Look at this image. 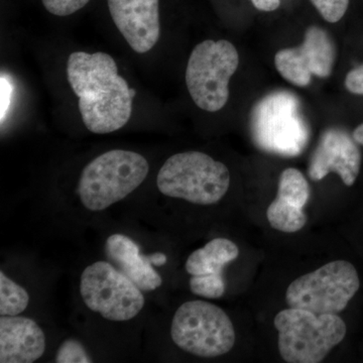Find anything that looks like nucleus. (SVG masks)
<instances>
[{"label":"nucleus","instance_id":"nucleus-1","mask_svg":"<svg viewBox=\"0 0 363 363\" xmlns=\"http://www.w3.org/2000/svg\"><path fill=\"white\" fill-rule=\"evenodd\" d=\"M253 142L259 149L277 156H300L310 140V128L298 97L276 91L260 99L250 117Z\"/></svg>","mask_w":363,"mask_h":363},{"label":"nucleus","instance_id":"nucleus-2","mask_svg":"<svg viewBox=\"0 0 363 363\" xmlns=\"http://www.w3.org/2000/svg\"><path fill=\"white\" fill-rule=\"evenodd\" d=\"M149 171V162L142 155L130 150H109L83 169L78 184L79 197L86 209L102 211L140 187Z\"/></svg>","mask_w":363,"mask_h":363},{"label":"nucleus","instance_id":"nucleus-3","mask_svg":"<svg viewBox=\"0 0 363 363\" xmlns=\"http://www.w3.org/2000/svg\"><path fill=\"white\" fill-rule=\"evenodd\" d=\"M274 325L279 332V354L290 363L323 362L346 335L345 322L337 314H316L297 308L278 313Z\"/></svg>","mask_w":363,"mask_h":363},{"label":"nucleus","instance_id":"nucleus-4","mask_svg":"<svg viewBox=\"0 0 363 363\" xmlns=\"http://www.w3.org/2000/svg\"><path fill=\"white\" fill-rule=\"evenodd\" d=\"M229 185L230 173L225 164L200 152L169 157L157 177L162 194L203 206L220 201Z\"/></svg>","mask_w":363,"mask_h":363},{"label":"nucleus","instance_id":"nucleus-5","mask_svg":"<svg viewBox=\"0 0 363 363\" xmlns=\"http://www.w3.org/2000/svg\"><path fill=\"white\" fill-rule=\"evenodd\" d=\"M240 65L238 50L225 40H208L196 45L189 58L186 84L195 104L216 112L229 98V81Z\"/></svg>","mask_w":363,"mask_h":363},{"label":"nucleus","instance_id":"nucleus-6","mask_svg":"<svg viewBox=\"0 0 363 363\" xmlns=\"http://www.w3.org/2000/svg\"><path fill=\"white\" fill-rule=\"evenodd\" d=\"M171 336L182 350L204 358L226 354L235 343L230 318L218 306L205 301L180 306L172 322Z\"/></svg>","mask_w":363,"mask_h":363},{"label":"nucleus","instance_id":"nucleus-7","mask_svg":"<svg viewBox=\"0 0 363 363\" xmlns=\"http://www.w3.org/2000/svg\"><path fill=\"white\" fill-rule=\"evenodd\" d=\"M354 266L346 260L328 262L296 279L288 286L286 304L316 314H339L359 290Z\"/></svg>","mask_w":363,"mask_h":363},{"label":"nucleus","instance_id":"nucleus-8","mask_svg":"<svg viewBox=\"0 0 363 363\" xmlns=\"http://www.w3.org/2000/svg\"><path fill=\"white\" fill-rule=\"evenodd\" d=\"M80 293L91 311L111 321H128L145 306L142 290L111 262H97L81 276Z\"/></svg>","mask_w":363,"mask_h":363},{"label":"nucleus","instance_id":"nucleus-9","mask_svg":"<svg viewBox=\"0 0 363 363\" xmlns=\"http://www.w3.org/2000/svg\"><path fill=\"white\" fill-rule=\"evenodd\" d=\"M336 59L335 45L323 28L312 26L304 40L296 48L281 50L274 57V65L281 77L298 87L311 82L312 76L329 77Z\"/></svg>","mask_w":363,"mask_h":363},{"label":"nucleus","instance_id":"nucleus-10","mask_svg":"<svg viewBox=\"0 0 363 363\" xmlns=\"http://www.w3.org/2000/svg\"><path fill=\"white\" fill-rule=\"evenodd\" d=\"M135 95L125 79L118 75L106 87L79 98V111L87 130L104 135L123 128L130 121Z\"/></svg>","mask_w":363,"mask_h":363},{"label":"nucleus","instance_id":"nucleus-11","mask_svg":"<svg viewBox=\"0 0 363 363\" xmlns=\"http://www.w3.org/2000/svg\"><path fill=\"white\" fill-rule=\"evenodd\" d=\"M362 162V152L353 136L340 128H329L312 154L308 174L311 180L317 182L335 173L344 185L351 187L359 175Z\"/></svg>","mask_w":363,"mask_h":363},{"label":"nucleus","instance_id":"nucleus-12","mask_svg":"<svg viewBox=\"0 0 363 363\" xmlns=\"http://www.w3.org/2000/svg\"><path fill=\"white\" fill-rule=\"evenodd\" d=\"M117 30L133 51L145 54L161 33L162 0H105Z\"/></svg>","mask_w":363,"mask_h":363},{"label":"nucleus","instance_id":"nucleus-13","mask_svg":"<svg viewBox=\"0 0 363 363\" xmlns=\"http://www.w3.org/2000/svg\"><path fill=\"white\" fill-rule=\"evenodd\" d=\"M45 350V336L33 320L26 317L1 316L0 362L32 363Z\"/></svg>","mask_w":363,"mask_h":363},{"label":"nucleus","instance_id":"nucleus-14","mask_svg":"<svg viewBox=\"0 0 363 363\" xmlns=\"http://www.w3.org/2000/svg\"><path fill=\"white\" fill-rule=\"evenodd\" d=\"M118 76L116 60L106 52H74L67 63V78L79 98L106 87Z\"/></svg>","mask_w":363,"mask_h":363},{"label":"nucleus","instance_id":"nucleus-15","mask_svg":"<svg viewBox=\"0 0 363 363\" xmlns=\"http://www.w3.org/2000/svg\"><path fill=\"white\" fill-rule=\"evenodd\" d=\"M105 253L109 262L130 278L145 292L162 286L161 276L152 267L149 255H143L140 247L123 234H113L107 238Z\"/></svg>","mask_w":363,"mask_h":363},{"label":"nucleus","instance_id":"nucleus-16","mask_svg":"<svg viewBox=\"0 0 363 363\" xmlns=\"http://www.w3.org/2000/svg\"><path fill=\"white\" fill-rule=\"evenodd\" d=\"M240 250L226 238H214L205 247L191 253L186 262V271L191 276L222 274L223 267L238 259Z\"/></svg>","mask_w":363,"mask_h":363},{"label":"nucleus","instance_id":"nucleus-17","mask_svg":"<svg viewBox=\"0 0 363 363\" xmlns=\"http://www.w3.org/2000/svg\"><path fill=\"white\" fill-rule=\"evenodd\" d=\"M310 196L311 188L302 172L295 168H289L281 174L277 198L294 207L304 209Z\"/></svg>","mask_w":363,"mask_h":363},{"label":"nucleus","instance_id":"nucleus-18","mask_svg":"<svg viewBox=\"0 0 363 363\" xmlns=\"http://www.w3.org/2000/svg\"><path fill=\"white\" fill-rule=\"evenodd\" d=\"M267 217L272 228L285 233H297L307 221L304 209L294 207L277 197L267 208Z\"/></svg>","mask_w":363,"mask_h":363},{"label":"nucleus","instance_id":"nucleus-19","mask_svg":"<svg viewBox=\"0 0 363 363\" xmlns=\"http://www.w3.org/2000/svg\"><path fill=\"white\" fill-rule=\"evenodd\" d=\"M30 302L28 292L13 279L0 272V314L18 316L26 309Z\"/></svg>","mask_w":363,"mask_h":363},{"label":"nucleus","instance_id":"nucleus-20","mask_svg":"<svg viewBox=\"0 0 363 363\" xmlns=\"http://www.w3.org/2000/svg\"><path fill=\"white\" fill-rule=\"evenodd\" d=\"M190 290L195 295L208 298H219L225 293V281L222 274L192 276Z\"/></svg>","mask_w":363,"mask_h":363},{"label":"nucleus","instance_id":"nucleus-21","mask_svg":"<svg viewBox=\"0 0 363 363\" xmlns=\"http://www.w3.org/2000/svg\"><path fill=\"white\" fill-rule=\"evenodd\" d=\"M92 0H40L45 11L59 18L73 16L82 11Z\"/></svg>","mask_w":363,"mask_h":363},{"label":"nucleus","instance_id":"nucleus-22","mask_svg":"<svg viewBox=\"0 0 363 363\" xmlns=\"http://www.w3.org/2000/svg\"><path fill=\"white\" fill-rule=\"evenodd\" d=\"M313 6L328 23H338L345 16L350 0H310Z\"/></svg>","mask_w":363,"mask_h":363},{"label":"nucleus","instance_id":"nucleus-23","mask_svg":"<svg viewBox=\"0 0 363 363\" xmlns=\"http://www.w3.org/2000/svg\"><path fill=\"white\" fill-rule=\"evenodd\" d=\"M55 362L57 363H89L92 362V360L88 357L82 344L74 339H68L60 346Z\"/></svg>","mask_w":363,"mask_h":363},{"label":"nucleus","instance_id":"nucleus-24","mask_svg":"<svg viewBox=\"0 0 363 363\" xmlns=\"http://www.w3.org/2000/svg\"><path fill=\"white\" fill-rule=\"evenodd\" d=\"M13 91V84L7 76L2 73L0 77V121L1 123L6 121L7 113L11 108Z\"/></svg>","mask_w":363,"mask_h":363},{"label":"nucleus","instance_id":"nucleus-25","mask_svg":"<svg viewBox=\"0 0 363 363\" xmlns=\"http://www.w3.org/2000/svg\"><path fill=\"white\" fill-rule=\"evenodd\" d=\"M344 84L352 94L363 95V64L348 72Z\"/></svg>","mask_w":363,"mask_h":363},{"label":"nucleus","instance_id":"nucleus-26","mask_svg":"<svg viewBox=\"0 0 363 363\" xmlns=\"http://www.w3.org/2000/svg\"><path fill=\"white\" fill-rule=\"evenodd\" d=\"M252 2L255 9L267 13L277 11L281 6V0H252Z\"/></svg>","mask_w":363,"mask_h":363},{"label":"nucleus","instance_id":"nucleus-27","mask_svg":"<svg viewBox=\"0 0 363 363\" xmlns=\"http://www.w3.org/2000/svg\"><path fill=\"white\" fill-rule=\"evenodd\" d=\"M150 262L155 266L161 267L166 264L167 257L162 252L154 253V255H149Z\"/></svg>","mask_w":363,"mask_h":363},{"label":"nucleus","instance_id":"nucleus-28","mask_svg":"<svg viewBox=\"0 0 363 363\" xmlns=\"http://www.w3.org/2000/svg\"><path fill=\"white\" fill-rule=\"evenodd\" d=\"M353 138L358 145H363V123L359 124L352 133Z\"/></svg>","mask_w":363,"mask_h":363}]
</instances>
